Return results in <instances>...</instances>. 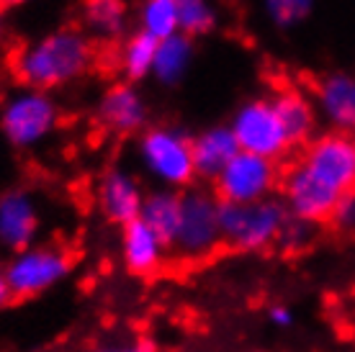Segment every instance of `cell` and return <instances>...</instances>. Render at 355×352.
I'll return each mask as SVG.
<instances>
[{
  "instance_id": "cell-1",
  "label": "cell",
  "mask_w": 355,
  "mask_h": 352,
  "mask_svg": "<svg viewBox=\"0 0 355 352\" xmlns=\"http://www.w3.org/2000/svg\"><path fill=\"white\" fill-rule=\"evenodd\" d=\"M96 62V46L83 28H57L39 36L13 54L10 72L21 88L57 90L88 75Z\"/></svg>"
},
{
  "instance_id": "cell-2",
  "label": "cell",
  "mask_w": 355,
  "mask_h": 352,
  "mask_svg": "<svg viewBox=\"0 0 355 352\" xmlns=\"http://www.w3.org/2000/svg\"><path fill=\"white\" fill-rule=\"evenodd\" d=\"M137 159L157 188L188 191L196 180L191 137L178 126L157 123L137 137Z\"/></svg>"
},
{
  "instance_id": "cell-3",
  "label": "cell",
  "mask_w": 355,
  "mask_h": 352,
  "mask_svg": "<svg viewBox=\"0 0 355 352\" xmlns=\"http://www.w3.org/2000/svg\"><path fill=\"white\" fill-rule=\"evenodd\" d=\"M62 123L52 93L34 88L13 90L0 106V134L13 150H36Z\"/></svg>"
},
{
  "instance_id": "cell-4",
  "label": "cell",
  "mask_w": 355,
  "mask_h": 352,
  "mask_svg": "<svg viewBox=\"0 0 355 352\" xmlns=\"http://www.w3.org/2000/svg\"><path fill=\"white\" fill-rule=\"evenodd\" d=\"M291 219L284 201L273 195L258 203H222L219 221H222L224 245L237 252H263L278 245L286 221Z\"/></svg>"
},
{
  "instance_id": "cell-5",
  "label": "cell",
  "mask_w": 355,
  "mask_h": 352,
  "mask_svg": "<svg viewBox=\"0 0 355 352\" xmlns=\"http://www.w3.org/2000/svg\"><path fill=\"white\" fill-rule=\"evenodd\" d=\"M219 209H222V201L209 188L191 185L188 191H183L180 224H178L175 239L170 245V249L180 260L201 263L224 245Z\"/></svg>"
},
{
  "instance_id": "cell-6",
  "label": "cell",
  "mask_w": 355,
  "mask_h": 352,
  "mask_svg": "<svg viewBox=\"0 0 355 352\" xmlns=\"http://www.w3.org/2000/svg\"><path fill=\"white\" fill-rule=\"evenodd\" d=\"M13 301L39 299L72 273V255L60 245H31L3 265Z\"/></svg>"
},
{
  "instance_id": "cell-7",
  "label": "cell",
  "mask_w": 355,
  "mask_h": 352,
  "mask_svg": "<svg viewBox=\"0 0 355 352\" xmlns=\"http://www.w3.org/2000/svg\"><path fill=\"white\" fill-rule=\"evenodd\" d=\"M230 129L234 132L240 152H250V155L278 162L293 150L270 96L250 98L240 103L237 111L232 114Z\"/></svg>"
},
{
  "instance_id": "cell-8",
  "label": "cell",
  "mask_w": 355,
  "mask_h": 352,
  "mask_svg": "<svg viewBox=\"0 0 355 352\" xmlns=\"http://www.w3.org/2000/svg\"><path fill=\"white\" fill-rule=\"evenodd\" d=\"M281 175L284 170L273 159L237 152V157L216 175L211 191L222 203H258L278 193Z\"/></svg>"
},
{
  "instance_id": "cell-9",
  "label": "cell",
  "mask_w": 355,
  "mask_h": 352,
  "mask_svg": "<svg viewBox=\"0 0 355 352\" xmlns=\"http://www.w3.org/2000/svg\"><path fill=\"white\" fill-rule=\"evenodd\" d=\"M304 168L338 195L355 193V134L322 132L304 147Z\"/></svg>"
},
{
  "instance_id": "cell-10",
  "label": "cell",
  "mask_w": 355,
  "mask_h": 352,
  "mask_svg": "<svg viewBox=\"0 0 355 352\" xmlns=\"http://www.w3.org/2000/svg\"><path fill=\"white\" fill-rule=\"evenodd\" d=\"M278 193H281L278 198L284 201V206L291 213V219L306 221L311 227L327 224L340 201V195L322 183L320 177L311 175L302 162H293L281 175Z\"/></svg>"
},
{
  "instance_id": "cell-11",
  "label": "cell",
  "mask_w": 355,
  "mask_h": 352,
  "mask_svg": "<svg viewBox=\"0 0 355 352\" xmlns=\"http://www.w3.org/2000/svg\"><path fill=\"white\" fill-rule=\"evenodd\" d=\"M42 229L39 203L26 188H8L0 193V249L16 255L36 245Z\"/></svg>"
},
{
  "instance_id": "cell-12",
  "label": "cell",
  "mask_w": 355,
  "mask_h": 352,
  "mask_svg": "<svg viewBox=\"0 0 355 352\" xmlns=\"http://www.w3.org/2000/svg\"><path fill=\"white\" fill-rule=\"evenodd\" d=\"M98 123L111 134L132 137L142 134L150 121V108L144 100L142 90H137L132 82H114L103 90V96L96 106Z\"/></svg>"
},
{
  "instance_id": "cell-13",
  "label": "cell",
  "mask_w": 355,
  "mask_h": 352,
  "mask_svg": "<svg viewBox=\"0 0 355 352\" xmlns=\"http://www.w3.org/2000/svg\"><path fill=\"white\" fill-rule=\"evenodd\" d=\"M144 193L147 191H142V183L134 173L126 168H108L98 180L96 201L106 221L116 227H126L139 219Z\"/></svg>"
},
{
  "instance_id": "cell-14",
  "label": "cell",
  "mask_w": 355,
  "mask_h": 352,
  "mask_svg": "<svg viewBox=\"0 0 355 352\" xmlns=\"http://www.w3.org/2000/svg\"><path fill=\"white\" fill-rule=\"evenodd\" d=\"M311 100L317 116L332 132L355 134V72L332 70L322 75L314 85Z\"/></svg>"
},
{
  "instance_id": "cell-15",
  "label": "cell",
  "mask_w": 355,
  "mask_h": 352,
  "mask_svg": "<svg viewBox=\"0 0 355 352\" xmlns=\"http://www.w3.org/2000/svg\"><path fill=\"white\" fill-rule=\"evenodd\" d=\"M119 245H121L124 267L132 275H137V278H147V275L157 273L162 265H165V257H168V249H170L165 245V239L157 237L142 219L121 227Z\"/></svg>"
},
{
  "instance_id": "cell-16",
  "label": "cell",
  "mask_w": 355,
  "mask_h": 352,
  "mask_svg": "<svg viewBox=\"0 0 355 352\" xmlns=\"http://www.w3.org/2000/svg\"><path fill=\"white\" fill-rule=\"evenodd\" d=\"M191 147H193L196 177L211 180V183L240 152V144L234 139L230 123H211L201 129L196 137H191Z\"/></svg>"
},
{
  "instance_id": "cell-17",
  "label": "cell",
  "mask_w": 355,
  "mask_h": 352,
  "mask_svg": "<svg viewBox=\"0 0 355 352\" xmlns=\"http://www.w3.org/2000/svg\"><path fill=\"white\" fill-rule=\"evenodd\" d=\"M273 98V106L278 111V118L284 123L286 134L291 139L293 147H306L314 137H317V123H320V116H317V108H314V100H311L306 93L302 90H278Z\"/></svg>"
},
{
  "instance_id": "cell-18",
  "label": "cell",
  "mask_w": 355,
  "mask_h": 352,
  "mask_svg": "<svg viewBox=\"0 0 355 352\" xmlns=\"http://www.w3.org/2000/svg\"><path fill=\"white\" fill-rule=\"evenodd\" d=\"M180 211H183V193L180 191H170V188H152L144 193L142 211L139 219L150 227L157 237L165 239V245H173L180 224Z\"/></svg>"
},
{
  "instance_id": "cell-19",
  "label": "cell",
  "mask_w": 355,
  "mask_h": 352,
  "mask_svg": "<svg viewBox=\"0 0 355 352\" xmlns=\"http://www.w3.org/2000/svg\"><path fill=\"white\" fill-rule=\"evenodd\" d=\"M196 57L193 39L186 34H175L157 42V54H155V67H152V78L157 80L165 88H175L180 85L186 75L191 72Z\"/></svg>"
},
{
  "instance_id": "cell-20",
  "label": "cell",
  "mask_w": 355,
  "mask_h": 352,
  "mask_svg": "<svg viewBox=\"0 0 355 352\" xmlns=\"http://www.w3.org/2000/svg\"><path fill=\"white\" fill-rule=\"evenodd\" d=\"M83 31L96 39H119L129 24L126 0H83Z\"/></svg>"
},
{
  "instance_id": "cell-21",
  "label": "cell",
  "mask_w": 355,
  "mask_h": 352,
  "mask_svg": "<svg viewBox=\"0 0 355 352\" xmlns=\"http://www.w3.org/2000/svg\"><path fill=\"white\" fill-rule=\"evenodd\" d=\"M155 54H157V42L152 36L134 31L132 36H126L121 46H119V70L124 75L126 82H142V80L152 78V67H155Z\"/></svg>"
},
{
  "instance_id": "cell-22",
  "label": "cell",
  "mask_w": 355,
  "mask_h": 352,
  "mask_svg": "<svg viewBox=\"0 0 355 352\" xmlns=\"http://www.w3.org/2000/svg\"><path fill=\"white\" fill-rule=\"evenodd\" d=\"M137 31L152 36L155 42L180 34L178 3L175 0H142L137 8Z\"/></svg>"
},
{
  "instance_id": "cell-23",
  "label": "cell",
  "mask_w": 355,
  "mask_h": 352,
  "mask_svg": "<svg viewBox=\"0 0 355 352\" xmlns=\"http://www.w3.org/2000/svg\"><path fill=\"white\" fill-rule=\"evenodd\" d=\"M178 3V18H180V34L188 39L206 36L216 28L219 13L211 0H175Z\"/></svg>"
},
{
  "instance_id": "cell-24",
  "label": "cell",
  "mask_w": 355,
  "mask_h": 352,
  "mask_svg": "<svg viewBox=\"0 0 355 352\" xmlns=\"http://www.w3.org/2000/svg\"><path fill=\"white\" fill-rule=\"evenodd\" d=\"M314 6L317 0H263V13L275 28L291 31L314 13Z\"/></svg>"
},
{
  "instance_id": "cell-25",
  "label": "cell",
  "mask_w": 355,
  "mask_h": 352,
  "mask_svg": "<svg viewBox=\"0 0 355 352\" xmlns=\"http://www.w3.org/2000/svg\"><path fill=\"white\" fill-rule=\"evenodd\" d=\"M311 234H314L311 224L299 219H288L284 231H281V237H278V245L284 247V249H302V247H306L311 242Z\"/></svg>"
},
{
  "instance_id": "cell-26",
  "label": "cell",
  "mask_w": 355,
  "mask_h": 352,
  "mask_svg": "<svg viewBox=\"0 0 355 352\" xmlns=\"http://www.w3.org/2000/svg\"><path fill=\"white\" fill-rule=\"evenodd\" d=\"M329 224L340 231H355V193L340 195L338 206L332 211V219Z\"/></svg>"
},
{
  "instance_id": "cell-27",
  "label": "cell",
  "mask_w": 355,
  "mask_h": 352,
  "mask_svg": "<svg viewBox=\"0 0 355 352\" xmlns=\"http://www.w3.org/2000/svg\"><path fill=\"white\" fill-rule=\"evenodd\" d=\"M268 319H270V324H275V326H291L293 324L291 308L281 306V303H275V306L268 308Z\"/></svg>"
},
{
  "instance_id": "cell-28",
  "label": "cell",
  "mask_w": 355,
  "mask_h": 352,
  "mask_svg": "<svg viewBox=\"0 0 355 352\" xmlns=\"http://www.w3.org/2000/svg\"><path fill=\"white\" fill-rule=\"evenodd\" d=\"M10 301H13V293H10L8 281H6V270H3V265H0V311L8 306Z\"/></svg>"
},
{
  "instance_id": "cell-29",
  "label": "cell",
  "mask_w": 355,
  "mask_h": 352,
  "mask_svg": "<svg viewBox=\"0 0 355 352\" xmlns=\"http://www.w3.org/2000/svg\"><path fill=\"white\" fill-rule=\"evenodd\" d=\"M96 352H150V350H144V347H103V350H96Z\"/></svg>"
},
{
  "instance_id": "cell-30",
  "label": "cell",
  "mask_w": 355,
  "mask_h": 352,
  "mask_svg": "<svg viewBox=\"0 0 355 352\" xmlns=\"http://www.w3.org/2000/svg\"><path fill=\"white\" fill-rule=\"evenodd\" d=\"M6 36H8V24H6V16L0 13V46L6 44Z\"/></svg>"
},
{
  "instance_id": "cell-31",
  "label": "cell",
  "mask_w": 355,
  "mask_h": 352,
  "mask_svg": "<svg viewBox=\"0 0 355 352\" xmlns=\"http://www.w3.org/2000/svg\"><path fill=\"white\" fill-rule=\"evenodd\" d=\"M8 6H26V3H36V0H6Z\"/></svg>"
}]
</instances>
